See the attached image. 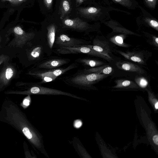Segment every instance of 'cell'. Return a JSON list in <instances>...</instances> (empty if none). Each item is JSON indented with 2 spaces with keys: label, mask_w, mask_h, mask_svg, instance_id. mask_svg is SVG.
I'll return each instance as SVG.
<instances>
[{
  "label": "cell",
  "mask_w": 158,
  "mask_h": 158,
  "mask_svg": "<svg viewBox=\"0 0 158 158\" xmlns=\"http://www.w3.org/2000/svg\"><path fill=\"white\" fill-rule=\"evenodd\" d=\"M0 121L12 127L25 137L35 151L49 157L44 148L42 135L15 103L10 100L4 101L0 110Z\"/></svg>",
  "instance_id": "cell-1"
},
{
  "label": "cell",
  "mask_w": 158,
  "mask_h": 158,
  "mask_svg": "<svg viewBox=\"0 0 158 158\" xmlns=\"http://www.w3.org/2000/svg\"><path fill=\"white\" fill-rule=\"evenodd\" d=\"M106 74L87 73L79 69L74 74L64 77L62 81L66 84L79 89H89L93 85L106 77Z\"/></svg>",
  "instance_id": "cell-2"
},
{
  "label": "cell",
  "mask_w": 158,
  "mask_h": 158,
  "mask_svg": "<svg viewBox=\"0 0 158 158\" xmlns=\"http://www.w3.org/2000/svg\"><path fill=\"white\" fill-rule=\"evenodd\" d=\"M78 64L76 62L71 64L66 67L52 69H37L34 68L29 74L40 80L41 85L55 81L58 77L72 69L77 68Z\"/></svg>",
  "instance_id": "cell-3"
},
{
  "label": "cell",
  "mask_w": 158,
  "mask_h": 158,
  "mask_svg": "<svg viewBox=\"0 0 158 158\" xmlns=\"http://www.w3.org/2000/svg\"><path fill=\"white\" fill-rule=\"evenodd\" d=\"M27 90L15 93L26 95H65L81 100L86 99L73 94L61 90L45 87L42 86L39 82L34 83Z\"/></svg>",
  "instance_id": "cell-4"
},
{
  "label": "cell",
  "mask_w": 158,
  "mask_h": 158,
  "mask_svg": "<svg viewBox=\"0 0 158 158\" xmlns=\"http://www.w3.org/2000/svg\"><path fill=\"white\" fill-rule=\"evenodd\" d=\"M53 52L58 55L85 54L101 57L107 60H111L106 56L95 51L91 48L86 46L85 45L78 47H61L54 49Z\"/></svg>",
  "instance_id": "cell-5"
},
{
  "label": "cell",
  "mask_w": 158,
  "mask_h": 158,
  "mask_svg": "<svg viewBox=\"0 0 158 158\" xmlns=\"http://www.w3.org/2000/svg\"><path fill=\"white\" fill-rule=\"evenodd\" d=\"M90 42L85 40L69 37L68 35L60 33L56 34L53 48L61 47H78L89 44Z\"/></svg>",
  "instance_id": "cell-6"
},
{
  "label": "cell",
  "mask_w": 158,
  "mask_h": 158,
  "mask_svg": "<svg viewBox=\"0 0 158 158\" xmlns=\"http://www.w3.org/2000/svg\"><path fill=\"white\" fill-rule=\"evenodd\" d=\"M71 60L57 56H48L35 64L34 68L52 69L59 68L69 64Z\"/></svg>",
  "instance_id": "cell-7"
},
{
  "label": "cell",
  "mask_w": 158,
  "mask_h": 158,
  "mask_svg": "<svg viewBox=\"0 0 158 158\" xmlns=\"http://www.w3.org/2000/svg\"><path fill=\"white\" fill-rule=\"evenodd\" d=\"M87 23L79 18L66 19L63 22L62 28L72 29L78 31H84L88 28Z\"/></svg>",
  "instance_id": "cell-8"
},
{
  "label": "cell",
  "mask_w": 158,
  "mask_h": 158,
  "mask_svg": "<svg viewBox=\"0 0 158 158\" xmlns=\"http://www.w3.org/2000/svg\"><path fill=\"white\" fill-rule=\"evenodd\" d=\"M85 45L113 60L112 58L110 55V50L109 46L106 42L95 39L94 40L92 45L87 44Z\"/></svg>",
  "instance_id": "cell-9"
},
{
  "label": "cell",
  "mask_w": 158,
  "mask_h": 158,
  "mask_svg": "<svg viewBox=\"0 0 158 158\" xmlns=\"http://www.w3.org/2000/svg\"><path fill=\"white\" fill-rule=\"evenodd\" d=\"M116 65L119 69L126 71L135 72L139 74L144 73V71L140 67L134 64L127 62H118Z\"/></svg>",
  "instance_id": "cell-10"
},
{
  "label": "cell",
  "mask_w": 158,
  "mask_h": 158,
  "mask_svg": "<svg viewBox=\"0 0 158 158\" xmlns=\"http://www.w3.org/2000/svg\"><path fill=\"white\" fill-rule=\"evenodd\" d=\"M15 73L14 69L11 66L5 68L0 75V85L2 86L7 85Z\"/></svg>",
  "instance_id": "cell-11"
},
{
  "label": "cell",
  "mask_w": 158,
  "mask_h": 158,
  "mask_svg": "<svg viewBox=\"0 0 158 158\" xmlns=\"http://www.w3.org/2000/svg\"><path fill=\"white\" fill-rule=\"evenodd\" d=\"M118 52L126 58L140 64L144 63L143 56L140 54L131 52H124L118 51Z\"/></svg>",
  "instance_id": "cell-12"
},
{
  "label": "cell",
  "mask_w": 158,
  "mask_h": 158,
  "mask_svg": "<svg viewBox=\"0 0 158 158\" xmlns=\"http://www.w3.org/2000/svg\"><path fill=\"white\" fill-rule=\"evenodd\" d=\"M75 62L83 66H89L92 67L100 66L103 64L99 61L86 57L77 59L75 60Z\"/></svg>",
  "instance_id": "cell-13"
},
{
  "label": "cell",
  "mask_w": 158,
  "mask_h": 158,
  "mask_svg": "<svg viewBox=\"0 0 158 158\" xmlns=\"http://www.w3.org/2000/svg\"><path fill=\"white\" fill-rule=\"evenodd\" d=\"M82 69L83 71L87 73H98L106 75L111 73L113 70L112 68L108 65Z\"/></svg>",
  "instance_id": "cell-14"
},
{
  "label": "cell",
  "mask_w": 158,
  "mask_h": 158,
  "mask_svg": "<svg viewBox=\"0 0 158 158\" xmlns=\"http://www.w3.org/2000/svg\"><path fill=\"white\" fill-rule=\"evenodd\" d=\"M116 85L114 87L116 88H136V84L132 81L127 80L120 79L115 81Z\"/></svg>",
  "instance_id": "cell-15"
},
{
  "label": "cell",
  "mask_w": 158,
  "mask_h": 158,
  "mask_svg": "<svg viewBox=\"0 0 158 158\" xmlns=\"http://www.w3.org/2000/svg\"><path fill=\"white\" fill-rule=\"evenodd\" d=\"M73 143L74 148L80 155L82 156L87 155L85 154V153L86 152L85 149L83 148V146L78 139L76 138H74L73 141Z\"/></svg>",
  "instance_id": "cell-16"
},
{
  "label": "cell",
  "mask_w": 158,
  "mask_h": 158,
  "mask_svg": "<svg viewBox=\"0 0 158 158\" xmlns=\"http://www.w3.org/2000/svg\"><path fill=\"white\" fill-rule=\"evenodd\" d=\"M70 5L69 2L67 0H64L61 3V13L60 19H62L64 16L69 11Z\"/></svg>",
  "instance_id": "cell-17"
},
{
  "label": "cell",
  "mask_w": 158,
  "mask_h": 158,
  "mask_svg": "<svg viewBox=\"0 0 158 158\" xmlns=\"http://www.w3.org/2000/svg\"><path fill=\"white\" fill-rule=\"evenodd\" d=\"M135 81L139 86L143 88L146 87L148 84L147 81L144 77L137 78L135 79Z\"/></svg>",
  "instance_id": "cell-18"
},
{
  "label": "cell",
  "mask_w": 158,
  "mask_h": 158,
  "mask_svg": "<svg viewBox=\"0 0 158 158\" xmlns=\"http://www.w3.org/2000/svg\"><path fill=\"white\" fill-rule=\"evenodd\" d=\"M31 101V95H27V96L23 99L20 105L23 108L25 109L30 106Z\"/></svg>",
  "instance_id": "cell-19"
},
{
  "label": "cell",
  "mask_w": 158,
  "mask_h": 158,
  "mask_svg": "<svg viewBox=\"0 0 158 158\" xmlns=\"http://www.w3.org/2000/svg\"><path fill=\"white\" fill-rule=\"evenodd\" d=\"M14 32L18 35H25L32 34L34 32L26 33L20 27L17 26L14 29Z\"/></svg>",
  "instance_id": "cell-20"
},
{
  "label": "cell",
  "mask_w": 158,
  "mask_h": 158,
  "mask_svg": "<svg viewBox=\"0 0 158 158\" xmlns=\"http://www.w3.org/2000/svg\"><path fill=\"white\" fill-rule=\"evenodd\" d=\"M82 125V121L80 119H77L75 120L73 123V126L74 127L77 129H78L80 128Z\"/></svg>",
  "instance_id": "cell-21"
},
{
  "label": "cell",
  "mask_w": 158,
  "mask_h": 158,
  "mask_svg": "<svg viewBox=\"0 0 158 158\" xmlns=\"http://www.w3.org/2000/svg\"><path fill=\"white\" fill-rule=\"evenodd\" d=\"M44 3L48 9H50L51 7L53 0H43Z\"/></svg>",
  "instance_id": "cell-22"
},
{
  "label": "cell",
  "mask_w": 158,
  "mask_h": 158,
  "mask_svg": "<svg viewBox=\"0 0 158 158\" xmlns=\"http://www.w3.org/2000/svg\"><path fill=\"white\" fill-rule=\"evenodd\" d=\"M116 42L119 44H123V40L122 38L120 36H117L115 38Z\"/></svg>",
  "instance_id": "cell-23"
},
{
  "label": "cell",
  "mask_w": 158,
  "mask_h": 158,
  "mask_svg": "<svg viewBox=\"0 0 158 158\" xmlns=\"http://www.w3.org/2000/svg\"><path fill=\"white\" fill-rule=\"evenodd\" d=\"M152 140L154 143L157 145H158V135H155L152 137Z\"/></svg>",
  "instance_id": "cell-24"
},
{
  "label": "cell",
  "mask_w": 158,
  "mask_h": 158,
  "mask_svg": "<svg viewBox=\"0 0 158 158\" xmlns=\"http://www.w3.org/2000/svg\"><path fill=\"white\" fill-rule=\"evenodd\" d=\"M7 59V57L3 55L0 56V65L2 63L5 61Z\"/></svg>",
  "instance_id": "cell-25"
},
{
  "label": "cell",
  "mask_w": 158,
  "mask_h": 158,
  "mask_svg": "<svg viewBox=\"0 0 158 158\" xmlns=\"http://www.w3.org/2000/svg\"><path fill=\"white\" fill-rule=\"evenodd\" d=\"M151 25L153 27H157L158 26V23L157 22L154 20H151L150 22Z\"/></svg>",
  "instance_id": "cell-26"
},
{
  "label": "cell",
  "mask_w": 158,
  "mask_h": 158,
  "mask_svg": "<svg viewBox=\"0 0 158 158\" xmlns=\"http://www.w3.org/2000/svg\"><path fill=\"white\" fill-rule=\"evenodd\" d=\"M2 1H8L14 4H17L18 2L17 0H2Z\"/></svg>",
  "instance_id": "cell-27"
},
{
  "label": "cell",
  "mask_w": 158,
  "mask_h": 158,
  "mask_svg": "<svg viewBox=\"0 0 158 158\" xmlns=\"http://www.w3.org/2000/svg\"><path fill=\"white\" fill-rule=\"evenodd\" d=\"M76 4L77 5H79L82 3L84 0H76Z\"/></svg>",
  "instance_id": "cell-28"
},
{
  "label": "cell",
  "mask_w": 158,
  "mask_h": 158,
  "mask_svg": "<svg viewBox=\"0 0 158 158\" xmlns=\"http://www.w3.org/2000/svg\"><path fill=\"white\" fill-rule=\"evenodd\" d=\"M154 107L157 110L158 109V102H156L154 104Z\"/></svg>",
  "instance_id": "cell-29"
},
{
  "label": "cell",
  "mask_w": 158,
  "mask_h": 158,
  "mask_svg": "<svg viewBox=\"0 0 158 158\" xmlns=\"http://www.w3.org/2000/svg\"><path fill=\"white\" fill-rule=\"evenodd\" d=\"M18 2V4L23 2H25L26 0H17Z\"/></svg>",
  "instance_id": "cell-30"
},
{
  "label": "cell",
  "mask_w": 158,
  "mask_h": 158,
  "mask_svg": "<svg viewBox=\"0 0 158 158\" xmlns=\"http://www.w3.org/2000/svg\"><path fill=\"white\" fill-rule=\"evenodd\" d=\"M114 0L117 2H119L121 1V0Z\"/></svg>",
  "instance_id": "cell-31"
},
{
  "label": "cell",
  "mask_w": 158,
  "mask_h": 158,
  "mask_svg": "<svg viewBox=\"0 0 158 158\" xmlns=\"http://www.w3.org/2000/svg\"><path fill=\"white\" fill-rule=\"evenodd\" d=\"M149 1H152L154 0H148Z\"/></svg>",
  "instance_id": "cell-32"
},
{
  "label": "cell",
  "mask_w": 158,
  "mask_h": 158,
  "mask_svg": "<svg viewBox=\"0 0 158 158\" xmlns=\"http://www.w3.org/2000/svg\"><path fill=\"white\" fill-rule=\"evenodd\" d=\"M0 42H1V38L0 37Z\"/></svg>",
  "instance_id": "cell-33"
}]
</instances>
